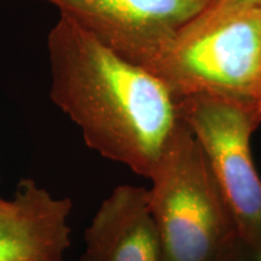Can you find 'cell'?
<instances>
[{"instance_id":"3957f363","label":"cell","mask_w":261,"mask_h":261,"mask_svg":"<svg viewBox=\"0 0 261 261\" xmlns=\"http://www.w3.org/2000/svg\"><path fill=\"white\" fill-rule=\"evenodd\" d=\"M145 69L167 85L174 98L213 94L247 104L259 116L261 8L181 31Z\"/></svg>"},{"instance_id":"ba28073f","label":"cell","mask_w":261,"mask_h":261,"mask_svg":"<svg viewBox=\"0 0 261 261\" xmlns=\"http://www.w3.org/2000/svg\"><path fill=\"white\" fill-rule=\"evenodd\" d=\"M255 8H261V0H210L201 14L192 19L182 31L204 27L225 16Z\"/></svg>"},{"instance_id":"52a82bcc","label":"cell","mask_w":261,"mask_h":261,"mask_svg":"<svg viewBox=\"0 0 261 261\" xmlns=\"http://www.w3.org/2000/svg\"><path fill=\"white\" fill-rule=\"evenodd\" d=\"M84 241L81 261H163L149 189L116 187L93 215Z\"/></svg>"},{"instance_id":"8fae6325","label":"cell","mask_w":261,"mask_h":261,"mask_svg":"<svg viewBox=\"0 0 261 261\" xmlns=\"http://www.w3.org/2000/svg\"><path fill=\"white\" fill-rule=\"evenodd\" d=\"M259 116H260V121H261V106H260V109H259Z\"/></svg>"},{"instance_id":"9c48e42d","label":"cell","mask_w":261,"mask_h":261,"mask_svg":"<svg viewBox=\"0 0 261 261\" xmlns=\"http://www.w3.org/2000/svg\"><path fill=\"white\" fill-rule=\"evenodd\" d=\"M217 261H256V253L242 240H238L228 247Z\"/></svg>"},{"instance_id":"8992f818","label":"cell","mask_w":261,"mask_h":261,"mask_svg":"<svg viewBox=\"0 0 261 261\" xmlns=\"http://www.w3.org/2000/svg\"><path fill=\"white\" fill-rule=\"evenodd\" d=\"M71 207L33 179H22L12 198L0 195V261H64Z\"/></svg>"},{"instance_id":"30bf717a","label":"cell","mask_w":261,"mask_h":261,"mask_svg":"<svg viewBox=\"0 0 261 261\" xmlns=\"http://www.w3.org/2000/svg\"><path fill=\"white\" fill-rule=\"evenodd\" d=\"M256 261H261V248L259 250H256Z\"/></svg>"},{"instance_id":"5b68a950","label":"cell","mask_w":261,"mask_h":261,"mask_svg":"<svg viewBox=\"0 0 261 261\" xmlns=\"http://www.w3.org/2000/svg\"><path fill=\"white\" fill-rule=\"evenodd\" d=\"M114 52L146 68L210 0H45Z\"/></svg>"},{"instance_id":"6da1fadb","label":"cell","mask_w":261,"mask_h":261,"mask_svg":"<svg viewBox=\"0 0 261 261\" xmlns=\"http://www.w3.org/2000/svg\"><path fill=\"white\" fill-rule=\"evenodd\" d=\"M50 97L103 158L150 178L179 121L167 85L61 15L47 37Z\"/></svg>"},{"instance_id":"277c9868","label":"cell","mask_w":261,"mask_h":261,"mask_svg":"<svg viewBox=\"0 0 261 261\" xmlns=\"http://www.w3.org/2000/svg\"><path fill=\"white\" fill-rule=\"evenodd\" d=\"M179 119L207 159L232 214L238 236L261 248V178L252 154V136L261 125L254 108L213 94L174 98Z\"/></svg>"},{"instance_id":"7a4b0ae2","label":"cell","mask_w":261,"mask_h":261,"mask_svg":"<svg viewBox=\"0 0 261 261\" xmlns=\"http://www.w3.org/2000/svg\"><path fill=\"white\" fill-rule=\"evenodd\" d=\"M149 179L163 261H217L241 240L207 159L180 119Z\"/></svg>"}]
</instances>
